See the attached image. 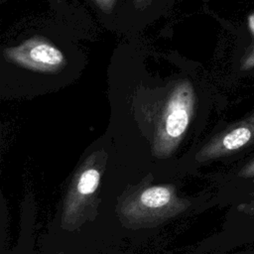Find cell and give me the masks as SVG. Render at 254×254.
<instances>
[{
  "mask_svg": "<svg viewBox=\"0 0 254 254\" xmlns=\"http://www.w3.org/2000/svg\"><path fill=\"white\" fill-rule=\"evenodd\" d=\"M75 34L61 22L27 25L1 46L2 76L64 79L78 74L86 57Z\"/></svg>",
  "mask_w": 254,
  "mask_h": 254,
  "instance_id": "1",
  "label": "cell"
},
{
  "mask_svg": "<svg viewBox=\"0 0 254 254\" xmlns=\"http://www.w3.org/2000/svg\"><path fill=\"white\" fill-rule=\"evenodd\" d=\"M179 0H120L113 31L137 36L166 15Z\"/></svg>",
  "mask_w": 254,
  "mask_h": 254,
  "instance_id": "2",
  "label": "cell"
},
{
  "mask_svg": "<svg viewBox=\"0 0 254 254\" xmlns=\"http://www.w3.org/2000/svg\"><path fill=\"white\" fill-rule=\"evenodd\" d=\"M236 49L234 53L243 51L254 45V11L249 13L244 22L234 29Z\"/></svg>",
  "mask_w": 254,
  "mask_h": 254,
  "instance_id": "3",
  "label": "cell"
},
{
  "mask_svg": "<svg viewBox=\"0 0 254 254\" xmlns=\"http://www.w3.org/2000/svg\"><path fill=\"white\" fill-rule=\"evenodd\" d=\"M232 67L234 72L240 76L254 74V45L233 54Z\"/></svg>",
  "mask_w": 254,
  "mask_h": 254,
  "instance_id": "4",
  "label": "cell"
},
{
  "mask_svg": "<svg viewBox=\"0 0 254 254\" xmlns=\"http://www.w3.org/2000/svg\"><path fill=\"white\" fill-rule=\"evenodd\" d=\"M172 194L168 188L154 187L144 190L141 194V202L147 207L158 208L167 205L171 200Z\"/></svg>",
  "mask_w": 254,
  "mask_h": 254,
  "instance_id": "5",
  "label": "cell"
},
{
  "mask_svg": "<svg viewBox=\"0 0 254 254\" xmlns=\"http://www.w3.org/2000/svg\"><path fill=\"white\" fill-rule=\"evenodd\" d=\"M101 17L102 23L113 30L115 19L120 5V0H89Z\"/></svg>",
  "mask_w": 254,
  "mask_h": 254,
  "instance_id": "6",
  "label": "cell"
},
{
  "mask_svg": "<svg viewBox=\"0 0 254 254\" xmlns=\"http://www.w3.org/2000/svg\"><path fill=\"white\" fill-rule=\"evenodd\" d=\"M100 180L99 172L96 169L85 170L79 177L77 182V190L82 195L94 192L98 187Z\"/></svg>",
  "mask_w": 254,
  "mask_h": 254,
  "instance_id": "7",
  "label": "cell"
},
{
  "mask_svg": "<svg viewBox=\"0 0 254 254\" xmlns=\"http://www.w3.org/2000/svg\"><path fill=\"white\" fill-rule=\"evenodd\" d=\"M239 175L243 178H254V159L244 166Z\"/></svg>",
  "mask_w": 254,
  "mask_h": 254,
  "instance_id": "8",
  "label": "cell"
},
{
  "mask_svg": "<svg viewBox=\"0 0 254 254\" xmlns=\"http://www.w3.org/2000/svg\"><path fill=\"white\" fill-rule=\"evenodd\" d=\"M239 209L243 210L244 212H246L248 214H254V198L251 199L250 201L242 204V206H240Z\"/></svg>",
  "mask_w": 254,
  "mask_h": 254,
  "instance_id": "9",
  "label": "cell"
},
{
  "mask_svg": "<svg viewBox=\"0 0 254 254\" xmlns=\"http://www.w3.org/2000/svg\"><path fill=\"white\" fill-rule=\"evenodd\" d=\"M51 1H53L54 6H56V7H58L59 5H61V4L63 3V1H62V0H51Z\"/></svg>",
  "mask_w": 254,
  "mask_h": 254,
  "instance_id": "10",
  "label": "cell"
},
{
  "mask_svg": "<svg viewBox=\"0 0 254 254\" xmlns=\"http://www.w3.org/2000/svg\"><path fill=\"white\" fill-rule=\"evenodd\" d=\"M203 1H204V2H207V1H208V0H203Z\"/></svg>",
  "mask_w": 254,
  "mask_h": 254,
  "instance_id": "11",
  "label": "cell"
}]
</instances>
